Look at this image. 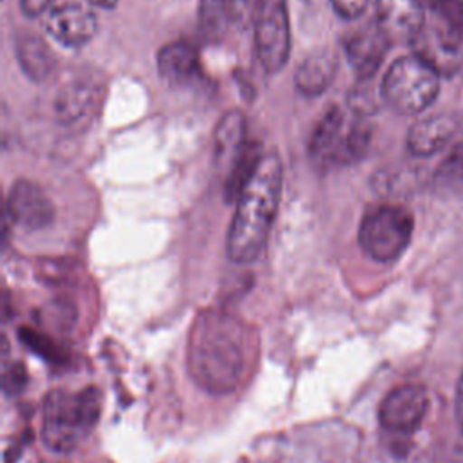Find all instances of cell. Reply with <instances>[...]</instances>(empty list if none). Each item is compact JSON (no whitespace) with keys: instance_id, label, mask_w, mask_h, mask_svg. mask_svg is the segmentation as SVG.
Returning a JSON list of instances; mask_svg holds the SVG:
<instances>
[{"instance_id":"cell-5","label":"cell","mask_w":463,"mask_h":463,"mask_svg":"<svg viewBox=\"0 0 463 463\" xmlns=\"http://www.w3.org/2000/svg\"><path fill=\"white\" fill-rule=\"evenodd\" d=\"M414 230L412 213L396 204L369 210L358 230L360 248L378 262L396 260L409 246Z\"/></svg>"},{"instance_id":"cell-22","label":"cell","mask_w":463,"mask_h":463,"mask_svg":"<svg viewBox=\"0 0 463 463\" xmlns=\"http://www.w3.org/2000/svg\"><path fill=\"white\" fill-rule=\"evenodd\" d=\"M432 9L441 16L452 33L463 42V0H436Z\"/></svg>"},{"instance_id":"cell-26","label":"cell","mask_w":463,"mask_h":463,"mask_svg":"<svg viewBox=\"0 0 463 463\" xmlns=\"http://www.w3.org/2000/svg\"><path fill=\"white\" fill-rule=\"evenodd\" d=\"M456 421H458V429L459 434L463 438V373L458 380V387H456Z\"/></svg>"},{"instance_id":"cell-11","label":"cell","mask_w":463,"mask_h":463,"mask_svg":"<svg viewBox=\"0 0 463 463\" xmlns=\"http://www.w3.org/2000/svg\"><path fill=\"white\" fill-rule=\"evenodd\" d=\"M7 213L24 230H40L51 224L54 208L43 190L33 181H16L7 195Z\"/></svg>"},{"instance_id":"cell-20","label":"cell","mask_w":463,"mask_h":463,"mask_svg":"<svg viewBox=\"0 0 463 463\" xmlns=\"http://www.w3.org/2000/svg\"><path fill=\"white\" fill-rule=\"evenodd\" d=\"M96 98V90L87 83H69L56 98V114L63 123L83 118Z\"/></svg>"},{"instance_id":"cell-25","label":"cell","mask_w":463,"mask_h":463,"mask_svg":"<svg viewBox=\"0 0 463 463\" xmlns=\"http://www.w3.org/2000/svg\"><path fill=\"white\" fill-rule=\"evenodd\" d=\"M51 0H20V7L27 16H38L42 14Z\"/></svg>"},{"instance_id":"cell-13","label":"cell","mask_w":463,"mask_h":463,"mask_svg":"<svg viewBox=\"0 0 463 463\" xmlns=\"http://www.w3.org/2000/svg\"><path fill=\"white\" fill-rule=\"evenodd\" d=\"M458 130V118L447 112L416 121L407 134V148L416 157H429L449 145Z\"/></svg>"},{"instance_id":"cell-6","label":"cell","mask_w":463,"mask_h":463,"mask_svg":"<svg viewBox=\"0 0 463 463\" xmlns=\"http://www.w3.org/2000/svg\"><path fill=\"white\" fill-rule=\"evenodd\" d=\"M291 31L286 0H260L255 13V51L268 72H279L289 56Z\"/></svg>"},{"instance_id":"cell-27","label":"cell","mask_w":463,"mask_h":463,"mask_svg":"<svg viewBox=\"0 0 463 463\" xmlns=\"http://www.w3.org/2000/svg\"><path fill=\"white\" fill-rule=\"evenodd\" d=\"M92 5H98V7H103V9H112L118 0H89Z\"/></svg>"},{"instance_id":"cell-4","label":"cell","mask_w":463,"mask_h":463,"mask_svg":"<svg viewBox=\"0 0 463 463\" xmlns=\"http://www.w3.org/2000/svg\"><path fill=\"white\" fill-rule=\"evenodd\" d=\"M439 80L441 76L418 56H402L389 65L382 80V99L398 114H420L436 101Z\"/></svg>"},{"instance_id":"cell-7","label":"cell","mask_w":463,"mask_h":463,"mask_svg":"<svg viewBox=\"0 0 463 463\" xmlns=\"http://www.w3.org/2000/svg\"><path fill=\"white\" fill-rule=\"evenodd\" d=\"M459 38L447 24H425L409 42L412 54L432 67L439 76H454L463 65Z\"/></svg>"},{"instance_id":"cell-24","label":"cell","mask_w":463,"mask_h":463,"mask_svg":"<svg viewBox=\"0 0 463 463\" xmlns=\"http://www.w3.org/2000/svg\"><path fill=\"white\" fill-rule=\"evenodd\" d=\"M369 0H331L333 9L345 20H354L364 14Z\"/></svg>"},{"instance_id":"cell-14","label":"cell","mask_w":463,"mask_h":463,"mask_svg":"<svg viewBox=\"0 0 463 463\" xmlns=\"http://www.w3.org/2000/svg\"><path fill=\"white\" fill-rule=\"evenodd\" d=\"M344 121V112L338 107H329L317 123L309 139V157L317 168L338 165V156L345 136Z\"/></svg>"},{"instance_id":"cell-16","label":"cell","mask_w":463,"mask_h":463,"mask_svg":"<svg viewBox=\"0 0 463 463\" xmlns=\"http://www.w3.org/2000/svg\"><path fill=\"white\" fill-rule=\"evenodd\" d=\"M157 72L172 87H186L199 76L197 51L186 42H172L157 52Z\"/></svg>"},{"instance_id":"cell-1","label":"cell","mask_w":463,"mask_h":463,"mask_svg":"<svg viewBox=\"0 0 463 463\" xmlns=\"http://www.w3.org/2000/svg\"><path fill=\"white\" fill-rule=\"evenodd\" d=\"M282 194V161L277 152L260 156L237 195L226 251L233 262H253L264 250Z\"/></svg>"},{"instance_id":"cell-21","label":"cell","mask_w":463,"mask_h":463,"mask_svg":"<svg viewBox=\"0 0 463 463\" xmlns=\"http://www.w3.org/2000/svg\"><path fill=\"white\" fill-rule=\"evenodd\" d=\"M199 29L208 40H217L224 34L232 22L230 0H197Z\"/></svg>"},{"instance_id":"cell-3","label":"cell","mask_w":463,"mask_h":463,"mask_svg":"<svg viewBox=\"0 0 463 463\" xmlns=\"http://www.w3.org/2000/svg\"><path fill=\"white\" fill-rule=\"evenodd\" d=\"M99 416L101 392L98 387L52 389L43 400L42 441L52 452H72L98 425Z\"/></svg>"},{"instance_id":"cell-19","label":"cell","mask_w":463,"mask_h":463,"mask_svg":"<svg viewBox=\"0 0 463 463\" xmlns=\"http://www.w3.org/2000/svg\"><path fill=\"white\" fill-rule=\"evenodd\" d=\"M434 190L439 195L463 197V141L456 143L432 174Z\"/></svg>"},{"instance_id":"cell-12","label":"cell","mask_w":463,"mask_h":463,"mask_svg":"<svg viewBox=\"0 0 463 463\" xmlns=\"http://www.w3.org/2000/svg\"><path fill=\"white\" fill-rule=\"evenodd\" d=\"M376 25L392 40L411 42L425 25L421 0H376Z\"/></svg>"},{"instance_id":"cell-17","label":"cell","mask_w":463,"mask_h":463,"mask_svg":"<svg viewBox=\"0 0 463 463\" xmlns=\"http://www.w3.org/2000/svg\"><path fill=\"white\" fill-rule=\"evenodd\" d=\"M336 72V58L329 51H313L295 71V89L302 96H320L333 81Z\"/></svg>"},{"instance_id":"cell-10","label":"cell","mask_w":463,"mask_h":463,"mask_svg":"<svg viewBox=\"0 0 463 463\" xmlns=\"http://www.w3.org/2000/svg\"><path fill=\"white\" fill-rule=\"evenodd\" d=\"M389 45L391 38L376 25V22L356 29L345 38L344 51L358 80L367 81L376 74Z\"/></svg>"},{"instance_id":"cell-18","label":"cell","mask_w":463,"mask_h":463,"mask_svg":"<svg viewBox=\"0 0 463 463\" xmlns=\"http://www.w3.org/2000/svg\"><path fill=\"white\" fill-rule=\"evenodd\" d=\"M16 58L27 78L45 81L54 71V54L49 45L33 33H22L14 40Z\"/></svg>"},{"instance_id":"cell-9","label":"cell","mask_w":463,"mask_h":463,"mask_svg":"<svg viewBox=\"0 0 463 463\" xmlns=\"http://www.w3.org/2000/svg\"><path fill=\"white\" fill-rule=\"evenodd\" d=\"M47 33L65 47H81L98 31L96 14L80 2L67 0L51 7L45 20Z\"/></svg>"},{"instance_id":"cell-28","label":"cell","mask_w":463,"mask_h":463,"mask_svg":"<svg viewBox=\"0 0 463 463\" xmlns=\"http://www.w3.org/2000/svg\"><path fill=\"white\" fill-rule=\"evenodd\" d=\"M421 2H425V4H429V5H430V7H432V5H434V4H436V0H421Z\"/></svg>"},{"instance_id":"cell-8","label":"cell","mask_w":463,"mask_h":463,"mask_svg":"<svg viewBox=\"0 0 463 463\" xmlns=\"http://www.w3.org/2000/svg\"><path fill=\"white\" fill-rule=\"evenodd\" d=\"M429 409L427 389L420 383L394 387L382 402L378 411L380 425L396 434H409L420 427Z\"/></svg>"},{"instance_id":"cell-15","label":"cell","mask_w":463,"mask_h":463,"mask_svg":"<svg viewBox=\"0 0 463 463\" xmlns=\"http://www.w3.org/2000/svg\"><path fill=\"white\" fill-rule=\"evenodd\" d=\"M248 148L246 143V121L241 110L226 112L215 128V161L217 166L226 172L233 170L239 159Z\"/></svg>"},{"instance_id":"cell-23","label":"cell","mask_w":463,"mask_h":463,"mask_svg":"<svg viewBox=\"0 0 463 463\" xmlns=\"http://www.w3.org/2000/svg\"><path fill=\"white\" fill-rule=\"evenodd\" d=\"M259 2L260 0H230L232 22H235L241 27L248 25L255 18Z\"/></svg>"},{"instance_id":"cell-2","label":"cell","mask_w":463,"mask_h":463,"mask_svg":"<svg viewBox=\"0 0 463 463\" xmlns=\"http://www.w3.org/2000/svg\"><path fill=\"white\" fill-rule=\"evenodd\" d=\"M188 367L208 392H232L248 367V344L242 329L228 318L201 320L188 344Z\"/></svg>"}]
</instances>
